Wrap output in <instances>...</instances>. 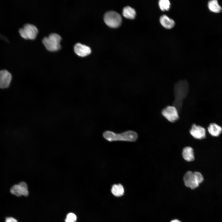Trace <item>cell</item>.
<instances>
[{"label":"cell","mask_w":222,"mask_h":222,"mask_svg":"<svg viewBox=\"0 0 222 222\" xmlns=\"http://www.w3.org/2000/svg\"><path fill=\"white\" fill-rule=\"evenodd\" d=\"M158 4L160 9L163 11L168 10L171 6L170 2L168 0H160Z\"/></svg>","instance_id":"cell-18"},{"label":"cell","mask_w":222,"mask_h":222,"mask_svg":"<svg viewBox=\"0 0 222 222\" xmlns=\"http://www.w3.org/2000/svg\"><path fill=\"white\" fill-rule=\"evenodd\" d=\"M19 32L21 36L25 39H33L36 37L38 30L36 26L33 24L27 23L20 28Z\"/></svg>","instance_id":"cell-6"},{"label":"cell","mask_w":222,"mask_h":222,"mask_svg":"<svg viewBox=\"0 0 222 222\" xmlns=\"http://www.w3.org/2000/svg\"><path fill=\"white\" fill-rule=\"evenodd\" d=\"M208 6L211 11L215 13L220 12L222 10L221 7L218 4L217 1L216 0L210 1L208 2Z\"/></svg>","instance_id":"cell-17"},{"label":"cell","mask_w":222,"mask_h":222,"mask_svg":"<svg viewBox=\"0 0 222 222\" xmlns=\"http://www.w3.org/2000/svg\"><path fill=\"white\" fill-rule=\"evenodd\" d=\"M204 180L203 175L198 171L187 172L183 177V181L185 186L191 189L197 187Z\"/></svg>","instance_id":"cell-3"},{"label":"cell","mask_w":222,"mask_h":222,"mask_svg":"<svg viewBox=\"0 0 222 222\" xmlns=\"http://www.w3.org/2000/svg\"><path fill=\"white\" fill-rule=\"evenodd\" d=\"M104 138L109 141H122L134 142L138 138V135L135 131L129 130L120 134H116L112 131H106L103 133Z\"/></svg>","instance_id":"cell-2"},{"label":"cell","mask_w":222,"mask_h":222,"mask_svg":"<svg viewBox=\"0 0 222 222\" xmlns=\"http://www.w3.org/2000/svg\"><path fill=\"white\" fill-rule=\"evenodd\" d=\"M104 20L106 24L110 27L116 28L121 25L122 18L120 14L113 10L107 12L104 16Z\"/></svg>","instance_id":"cell-5"},{"label":"cell","mask_w":222,"mask_h":222,"mask_svg":"<svg viewBox=\"0 0 222 222\" xmlns=\"http://www.w3.org/2000/svg\"><path fill=\"white\" fill-rule=\"evenodd\" d=\"M111 192L115 196L119 197L124 195V189L123 186L121 184H115L112 187Z\"/></svg>","instance_id":"cell-15"},{"label":"cell","mask_w":222,"mask_h":222,"mask_svg":"<svg viewBox=\"0 0 222 222\" xmlns=\"http://www.w3.org/2000/svg\"><path fill=\"white\" fill-rule=\"evenodd\" d=\"M171 222H181L179 220L177 219H175L171 220Z\"/></svg>","instance_id":"cell-21"},{"label":"cell","mask_w":222,"mask_h":222,"mask_svg":"<svg viewBox=\"0 0 222 222\" xmlns=\"http://www.w3.org/2000/svg\"><path fill=\"white\" fill-rule=\"evenodd\" d=\"M74 49L75 53L81 57L88 55L91 51V48L89 47L80 43H76L74 46Z\"/></svg>","instance_id":"cell-11"},{"label":"cell","mask_w":222,"mask_h":222,"mask_svg":"<svg viewBox=\"0 0 222 222\" xmlns=\"http://www.w3.org/2000/svg\"><path fill=\"white\" fill-rule=\"evenodd\" d=\"M61 37L56 33H51L47 37H44L42 42L46 49L50 51H57L61 47Z\"/></svg>","instance_id":"cell-4"},{"label":"cell","mask_w":222,"mask_h":222,"mask_svg":"<svg viewBox=\"0 0 222 222\" xmlns=\"http://www.w3.org/2000/svg\"><path fill=\"white\" fill-rule=\"evenodd\" d=\"M208 130L212 136L218 137L222 132V127L215 123H211L208 127Z\"/></svg>","instance_id":"cell-12"},{"label":"cell","mask_w":222,"mask_h":222,"mask_svg":"<svg viewBox=\"0 0 222 222\" xmlns=\"http://www.w3.org/2000/svg\"><path fill=\"white\" fill-rule=\"evenodd\" d=\"M189 90V85L186 80H180L177 82L174 88L175 100L173 106L180 111L183 105V100L187 97Z\"/></svg>","instance_id":"cell-1"},{"label":"cell","mask_w":222,"mask_h":222,"mask_svg":"<svg viewBox=\"0 0 222 222\" xmlns=\"http://www.w3.org/2000/svg\"><path fill=\"white\" fill-rule=\"evenodd\" d=\"M190 132L191 134L197 139H202L206 137V130L204 128L200 125L193 124Z\"/></svg>","instance_id":"cell-9"},{"label":"cell","mask_w":222,"mask_h":222,"mask_svg":"<svg viewBox=\"0 0 222 222\" xmlns=\"http://www.w3.org/2000/svg\"><path fill=\"white\" fill-rule=\"evenodd\" d=\"M122 14L123 16L126 18L133 19L135 18L136 12L133 8L127 6L123 8Z\"/></svg>","instance_id":"cell-16"},{"label":"cell","mask_w":222,"mask_h":222,"mask_svg":"<svg viewBox=\"0 0 222 222\" xmlns=\"http://www.w3.org/2000/svg\"><path fill=\"white\" fill-rule=\"evenodd\" d=\"M160 22L162 26L167 29L172 28L175 25L174 21L166 15H162L160 17Z\"/></svg>","instance_id":"cell-13"},{"label":"cell","mask_w":222,"mask_h":222,"mask_svg":"<svg viewBox=\"0 0 222 222\" xmlns=\"http://www.w3.org/2000/svg\"><path fill=\"white\" fill-rule=\"evenodd\" d=\"M12 76L10 73L5 70L0 71V88L8 87L11 82Z\"/></svg>","instance_id":"cell-10"},{"label":"cell","mask_w":222,"mask_h":222,"mask_svg":"<svg viewBox=\"0 0 222 222\" xmlns=\"http://www.w3.org/2000/svg\"><path fill=\"white\" fill-rule=\"evenodd\" d=\"M182 155L184 159L188 162L193 161L195 159L193 150L190 146L186 147L183 149Z\"/></svg>","instance_id":"cell-14"},{"label":"cell","mask_w":222,"mask_h":222,"mask_svg":"<svg viewBox=\"0 0 222 222\" xmlns=\"http://www.w3.org/2000/svg\"><path fill=\"white\" fill-rule=\"evenodd\" d=\"M76 215L73 213H69L67 215L65 222H76Z\"/></svg>","instance_id":"cell-19"},{"label":"cell","mask_w":222,"mask_h":222,"mask_svg":"<svg viewBox=\"0 0 222 222\" xmlns=\"http://www.w3.org/2000/svg\"><path fill=\"white\" fill-rule=\"evenodd\" d=\"M10 191L12 194L17 196L22 195L27 196L29 194L27 184L24 181L13 185L10 189Z\"/></svg>","instance_id":"cell-7"},{"label":"cell","mask_w":222,"mask_h":222,"mask_svg":"<svg viewBox=\"0 0 222 222\" xmlns=\"http://www.w3.org/2000/svg\"><path fill=\"white\" fill-rule=\"evenodd\" d=\"M162 114L166 119L173 122L179 118L178 111L174 106H168L163 109Z\"/></svg>","instance_id":"cell-8"},{"label":"cell","mask_w":222,"mask_h":222,"mask_svg":"<svg viewBox=\"0 0 222 222\" xmlns=\"http://www.w3.org/2000/svg\"><path fill=\"white\" fill-rule=\"evenodd\" d=\"M5 222H18L17 220L11 217H7L6 218Z\"/></svg>","instance_id":"cell-20"}]
</instances>
